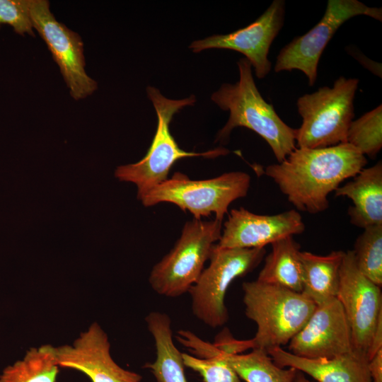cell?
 <instances>
[{"instance_id": "cell-15", "label": "cell", "mask_w": 382, "mask_h": 382, "mask_svg": "<svg viewBox=\"0 0 382 382\" xmlns=\"http://www.w3.org/2000/svg\"><path fill=\"white\" fill-rule=\"evenodd\" d=\"M305 231L301 214L291 209L273 215L253 213L243 207L233 209L224 224L216 246L219 248H258Z\"/></svg>"}, {"instance_id": "cell-2", "label": "cell", "mask_w": 382, "mask_h": 382, "mask_svg": "<svg viewBox=\"0 0 382 382\" xmlns=\"http://www.w3.org/2000/svg\"><path fill=\"white\" fill-rule=\"evenodd\" d=\"M243 302L248 318L257 325L255 336L238 340L224 331L215 343L228 353L247 349L270 350L282 347L304 326L316 305L302 292L258 280L244 282Z\"/></svg>"}, {"instance_id": "cell-7", "label": "cell", "mask_w": 382, "mask_h": 382, "mask_svg": "<svg viewBox=\"0 0 382 382\" xmlns=\"http://www.w3.org/2000/svg\"><path fill=\"white\" fill-rule=\"evenodd\" d=\"M222 221H187L173 248L151 270L149 282L158 295L175 298L188 292L220 239Z\"/></svg>"}, {"instance_id": "cell-12", "label": "cell", "mask_w": 382, "mask_h": 382, "mask_svg": "<svg viewBox=\"0 0 382 382\" xmlns=\"http://www.w3.org/2000/svg\"><path fill=\"white\" fill-rule=\"evenodd\" d=\"M284 16V1L274 0L259 18L246 27L194 41L190 48L194 52L212 48L241 52L254 67L256 76L263 79L271 70L267 56L273 40L283 27Z\"/></svg>"}, {"instance_id": "cell-27", "label": "cell", "mask_w": 382, "mask_h": 382, "mask_svg": "<svg viewBox=\"0 0 382 382\" xmlns=\"http://www.w3.org/2000/svg\"><path fill=\"white\" fill-rule=\"evenodd\" d=\"M369 370L372 382H382V349L369 360Z\"/></svg>"}, {"instance_id": "cell-22", "label": "cell", "mask_w": 382, "mask_h": 382, "mask_svg": "<svg viewBox=\"0 0 382 382\" xmlns=\"http://www.w3.org/2000/svg\"><path fill=\"white\" fill-rule=\"evenodd\" d=\"M218 349L239 378L245 382H294L295 379L297 369L278 366L263 349H253L246 354Z\"/></svg>"}, {"instance_id": "cell-26", "label": "cell", "mask_w": 382, "mask_h": 382, "mask_svg": "<svg viewBox=\"0 0 382 382\" xmlns=\"http://www.w3.org/2000/svg\"><path fill=\"white\" fill-rule=\"evenodd\" d=\"M2 24L11 26L18 34L34 36L30 0H0V28Z\"/></svg>"}, {"instance_id": "cell-9", "label": "cell", "mask_w": 382, "mask_h": 382, "mask_svg": "<svg viewBox=\"0 0 382 382\" xmlns=\"http://www.w3.org/2000/svg\"><path fill=\"white\" fill-rule=\"evenodd\" d=\"M361 15L381 21L382 10L369 7L357 0H328L320 21L282 48L277 57L274 71L299 70L307 76L309 86H313L318 62L326 45L345 22Z\"/></svg>"}, {"instance_id": "cell-4", "label": "cell", "mask_w": 382, "mask_h": 382, "mask_svg": "<svg viewBox=\"0 0 382 382\" xmlns=\"http://www.w3.org/2000/svg\"><path fill=\"white\" fill-rule=\"evenodd\" d=\"M146 92L158 119L152 142L141 160L118 166L115 172L119 180L137 185L138 198L168 179L170 170L179 159L190 157L215 158L229 153L228 149L222 147L203 153L190 152L180 149L170 132V123L174 115L180 110L195 103V96L180 100L169 99L152 86H149Z\"/></svg>"}, {"instance_id": "cell-18", "label": "cell", "mask_w": 382, "mask_h": 382, "mask_svg": "<svg viewBox=\"0 0 382 382\" xmlns=\"http://www.w3.org/2000/svg\"><path fill=\"white\" fill-rule=\"evenodd\" d=\"M145 320L156 348L155 360L145 366L151 371L157 382H187L183 353L173 342L170 317L160 311H151Z\"/></svg>"}, {"instance_id": "cell-13", "label": "cell", "mask_w": 382, "mask_h": 382, "mask_svg": "<svg viewBox=\"0 0 382 382\" xmlns=\"http://www.w3.org/2000/svg\"><path fill=\"white\" fill-rule=\"evenodd\" d=\"M353 351L350 327L337 298L316 306L289 342V352L308 359H331Z\"/></svg>"}, {"instance_id": "cell-25", "label": "cell", "mask_w": 382, "mask_h": 382, "mask_svg": "<svg viewBox=\"0 0 382 382\" xmlns=\"http://www.w3.org/2000/svg\"><path fill=\"white\" fill-rule=\"evenodd\" d=\"M347 143L364 156L375 158L382 147V105L352 120L347 135Z\"/></svg>"}, {"instance_id": "cell-5", "label": "cell", "mask_w": 382, "mask_h": 382, "mask_svg": "<svg viewBox=\"0 0 382 382\" xmlns=\"http://www.w3.org/2000/svg\"><path fill=\"white\" fill-rule=\"evenodd\" d=\"M358 84V79L340 76L332 87H320L299 98L302 123L296 129V147L317 149L347 143Z\"/></svg>"}, {"instance_id": "cell-1", "label": "cell", "mask_w": 382, "mask_h": 382, "mask_svg": "<svg viewBox=\"0 0 382 382\" xmlns=\"http://www.w3.org/2000/svg\"><path fill=\"white\" fill-rule=\"evenodd\" d=\"M366 164L365 156L343 143L317 149L296 147L283 161L267 166L264 173L296 209L315 214L325 211L328 195Z\"/></svg>"}, {"instance_id": "cell-24", "label": "cell", "mask_w": 382, "mask_h": 382, "mask_svg": "<svg viewBox=\"0 0 382 382\" xmlns=\"http://www.w3.org/2000/svg\"><path fill=\"white\" fill-rule=\"evenodd\" d=\"M359 271L373 283L382 286V224L364 228L352 250Z\"/></svg>"}, {"instance_id": "cell-19", "label": "cell", "mask_w": 382, "mask_h": 382, "mask_svg": "<svg viewBox=\"0 0 382 382\" xmlns=\"http://www.w3.org/2000/svg\"><path fill=\"white\" fill-rule=\"evenodd\" d=\"M344 254L342 250L332 251L326 255L300 251L303 272L302 293L316 306L337 297Z\"/></svg>"}, {"instance_id": "cell-8", "label": "cell", "mask_w": 382, "mask_h": 382, "mask_svg": "<svg viewBox=\"0 0 382 382\" xmlns=\"http://www.w3.org/2000/svg\"><path fill=\"white\" fill-rule=\"evenodd\" d=\"M266 250L258 248H219L214 245L209 264L187 293L194 316L206 325L216 328L228 320L225 304L233 281L253 271L263 260Z\"/></svg>"}, {"instance_id": "cell-16", "label": "cell", "mask_w": 382, "mask_h": 382, "mask_svg": "<svg viewBox=\"0 0 382 382\" xmlns=\"http://www.w3.org/2000/svg\"><path fill=\"white\" fill-rule=\"evenodd\" d=\"M267 353L278 366L294 368L318 382H372L369 359L357 351L331 359L303 358L282 347L272 349Z\"/></svg>"}, {"instance_id": "cell-10", "label": "cell", "mask_w": 382, "mask_h": 382, "mask_svg": "<svg viewBox=\"0 0 382 382\" xmlns=\"http://www.w3.org/2000/svg\"><path fill=\"white\" fill-rule=\"evenodd\" d=\"M381 288L359 271L352 250L345 252L336 298L350 327L353 350L366 356L377 324L382 319Z\"/></svg>"}, {"instance_id": "cell-3", "label": "cell", "mask_w": 382, "mask_h": 382, "mask_svg": "<svg viewBox=\"0 0 382 382\" xmlns=\"http://www.w3.org/2000/svg\"><path fill=\"white\" fill-rule=\"evenodd\" d=\"M239 80L224 83L212 95V100L229 118L218 132L216 141H226L232 130L243 127L260 135L271 148L277 163L283 161L296 148V129L287 125L259 92L252 74V65L246 58L237 62Z\"/></svg>"}, {"instance_id": "cell-28", "label": "cell", "mask_w": 382, "mask_h": 382, "mask_svg": "<svg viewBox=\"0 0 382 382\" xmlns=\"http://www.w3.org/2000/svg\"><path fill=\"white\" fill-rule=\"evenodd\" d=\"M294 382H311V381L308 380V378H306L305 374L297 370Z\"/></svg>"}, {"instance_id": "cell-21", "label": "cell", "mask_w": 382, "mask_h": 382, "mask_svg": "<svg viewBox=\"0 0 382 382\" xmlns=\"http://www.w3.org/2000/svg\"><path fill=\"white\" fill-rule=\"evenodd\" d=\"M177 340L195 355L183 353L185 366L197 372L204 382H241L218 348L189 330H180Z\"/></svg>"}, {"instance_id": "cell-23", "label": "cell", "mask_w": 382, "mask_h": 382, "mask_svg": "<svg viewBox=\"0 0 382 382\" xmlns=\"http://www.w3.org/2000/svg\"><path fill=\"white\" fill-rule=\"evenodd\" d=\"M59 369L56 347L43 345L30 348L22 359L6 366L0 382H56Z\"/></svg>"}, {"instance_id": "cell-17", "label": "cell", "mask_w": 382, "mask_h": 382, "mask_svg": "<svg viewBox=\"0 0 382 382\" xmlns=\"http://www.w3.org/2000/svg\"><path fill=\"white\" fill-rule=\"evenodd\" d=\"M335 197L352 201L348 215L352 225L359 228L382 224V163L364 168L352 180L335 191Z\"/></svg>"}, {"instance_id": "cell-11", "label": "cell", "mask_w": 382, "mask_h": 382, "mask_svg": "<svg viewBox=\"0 0 382 382\" xmlns=\"http://www.w3.org/2000/svg\"><path fill=\"white\" fill-rule=\"evenodd\" d=\"M33 28L45 42L58 64L75 100L83 99L97 88V83L85 71L83 45L81 37L58 22L46 0H30Z\"/></svg>"}, {"instance_id": "cell-20", "label": "cell", "mask_w": 382, "mask_h": 382, "mask_svg": "<svg viewBox=\"0 0 382 382\" xmlns=\"http://www.w3.org/2000/svg\"><path fill=\"white\" fill-rule=\"evenodd\" d=\"M271 245L272 250L265 258L257 280L302 292L303 272L300 245L294 236H289L274 241Z\"/></svg>"}, {"instance_id": "cell-14", "label": "cell", "mask_w": 382, "mask_h": 382, "mask_svg": "<svg viewBox=\"0 0 382 382\" xmlns=\"http://www.w3.org/2000/svg\"><path fill=\"white\" fill-rule=\"evenodd\" d=\"M59 367L82 372L91 382H140L142 376L119 366L110 354V343L100 325L93 323L72 345L56 347Z\"/></svg>"}, {"instance_id": "cell-6", "label": "cell", "mask_w": 382, "mask_h": 382, "mask_svg": "<svg viewBox=\"0 0 382 382\" xmlns=\"http://www.w3.org/2000/svg\"><path fill=\"white\" fill-rule=\"evenodd\" d=\"M250 185V176L241 171L225 173L206 180H192L181 173L155 186L138 199L145 207L172 203L183 211L190 212L194 219H201L212 214L223 221L230 204L245 197Z\"/></svg>"}]
</instances>
